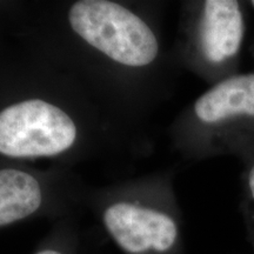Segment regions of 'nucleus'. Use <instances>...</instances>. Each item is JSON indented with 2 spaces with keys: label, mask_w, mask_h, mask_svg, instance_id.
<instances>
[{
  "label": "nucleus",
  "mask_w": 254,
  "mask_h": 254,
  "mask_svg": "<svg viewBox=\"0 0 254 254\" xmlns=\"http://www.w3.org/2000/svg\"><path fill=\"white\" fill-rule=\"evenodd\" d=\"M72 30L113 62L145 67L157 59L159 43L146 21L107 0H80L71 6Z\"/></svg>",
  "instance_id": "nucleus-1"
},
{
  "label": "nucleus",
  "mask_w": 254,
  "mask_h": 254,
  "mask_svg": "<svg viewBox=\"0 0 254 254\" xmlns=\"http://www.w3.org/2000/svg\"><path fill=\"white\" fill-rule=\"evenodd\" d=\"M104 222L116 243L131 254L166 252L178 238L176 221L167 213L128 202L111 205Z\"/></svg>",
  "instance_id": "nucleus-5"
},
{
  "label": "nucleus",
  "mask_w": 254,
  "mask_h": 254,
  "mask_svg": "<svg viewBox=\"0 0 254 254\" xmlns=\"http://www.w3.org/2000/svg\"><path fill=\"white\" fill-rule=\"evenodd\" d=\"M192 113L211 133L212 147L243 159L254 148V72L217 81L195 100Z\"/></svg>",
  "instance_id": "nucleus-2"
},
{
  "label": "nucleus",
  "mask_w": 254,
  "mask_h": 254,
  "mask_svg": "<svg viewBox=\"0 0 254 254\" xmlns=\"http://www.w3.org/2000/svg\"><path fill=\"white\" fill-rule=\"evenodd\" d=\"M37 254H62V253L57 252V251H53V250H46V251H41V252Z\"/></svg>",
  "instance_id": "nucleus-7"
},
{
  "label": "nucleus",
  "mask_w": 254,
  "mask_h": 254,
  "mask_svg": "<svg viewBox=\"0 0 254 254\" xmlns=\"http://www.w3.org/2000/svg\"><path fill=\"white\" fill-rule=\"evenodd\" d=\"M75 139L71 117L45 100H24L0 112V153L7 157L56 155L71 148Z\"/></svg>",
  "instance_id": "nucleus-3"
},
{
  "label": "nucleus",
  "mask_w": 254,
  "mask_h": 254,
  "mask_svg": "<svg viewBox=\"0 0 254 254\" xmlns=\"http://www.w3.org/2000/svg\"><path fill=\"white\" fill-rule=\"evenodd\" d=\"M41 201L43 192L36 178L13 168L0 170V226L33 214Z\"/></svg>",
  "instance_id": "nucleus-6"
},
{
  "label": "nucleus",
  "mask_w": 254,
  "mask_h": 254,
  "mask_svg": "<svg viewBox=\"0 0 254 254\" xmlns=\"http://www.w3.org/2000/svg\"><path fill=\"white\" fill-rule=\"evenodd\" d=\"M250 6L254 9V0H252V1H250Z\"/></svg>",
  "instance_id": "nucleus-8"
},
{
  "label": "nucleus",
  "mask_w": 254,
  "mask_h": 254,
  "mask_svg": "<svg viewBox=\"0 0 254 254\" xmlns=\"http://www.w3.org/2000/svg\"><path fill=\"white\" fill-rule=\"evenodd\" d=\"M246 36L244 5L237 0H206L195 26L194 45L200 59L219 81L237 74Z\"/></svg>",
  "instance_id": "nucleus-4"
}]
</instances>
